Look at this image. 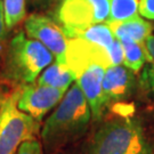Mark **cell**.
Returning <instances> with one entry per match:
<instances>
[{"label":"cell","mask_w":154,"mask_h":154,"mask_svg":"<svg viewBox=\"0 0 154 154\" xmlns=\"http://www.w3.org/2000/svg\"><path fill=\"white\" fill-rule=\"evenodd\" d=\"M90 120L88 102L78 83H73L42 127L41 139L45 149L55 151L78 140L86 134Z\"/></svg>","instance_id":"6da1fadb"},{"label":"cell","mask_w":154,"mask_h":154,"mask_svg":"<svg viewBox=\"0 0 154 154\" xmlns=\"http://www.w3.org/2000/svg\"><path fill=\"white\" fill-rule=\"evenodd\" d=\"M82 154H154V144L137 118L118 116L96 129Z\"/></svg>","instance_id":"7a4b0ae2"},{"label":"cell","mask_w":154,"mask_h":154,"mask_svg":"<svg viewBox=\"0 0 154 154\" xmlns=\"http://www.w3.org/2000/svg\"><path fill=\"white\" fill-rule=\"evenodd\" d=\"M53 61V54L41 42L18 32L8 46L4 77L20 83H32Z\"/></svg>","instance_id":"3957f363"},{"label":"cell","mask_w":154,"mask_h":154,"mask_svg":"<svg viewBox=\"0 0 154 154\" xmlns=\"http://www.w3.org/2000/svg\"><path fill=\"white\" fill-rule=\"evenodd\" d=\"M18 97L20 89L0 96V154H14L40 130V122L18 109Z\"/></svg>","instance_id":"277c9868"},{"label":"cell","mask_w":154,"mask_h":154,"mask_svg":"<svg viewBox=\"0 0 154 154\" xmlns=\"http://www.w3.org/2000/svg\"><path fill=\"white\" fill-rule=\"evenodd\" d=\"M109 15V0H64L57 13L64 28H85L105 23Z\"/></svg>","instance_id":"5b68a950"},{"label":"cell","mask_w":154,"mask_h":154,"mask_svg":"<svg viewBox=\"0 0 154 154\" xmlns=\"http://www.w3.org/2000/svg\"><path fill=\"white\" fill-rule=\"evenodd\" d=\"M91 64H99L104 69L112 66L109 47H102L79 38L69 39L63 65L71 71L74 79Z\"/></svg>","instance_id":"8992f818"},{"label":"cell","mask_w":154,"mask_h":154,"mask_svg":"<svg viewBox=\"0 0 154 154\" xmlns=\"http://www.w3.org/2000/svg\"><path fill=\"white\" fill-rule=\"evenodd\" d=\"M66 91L37 83H25L20 89L18 109L39 122L61 102Z\"/></svg>","instance_id":"52a82bcc"},{"label":"cell","mask_w":154,"mask_h":154,"mask_svg":"<svg viewBox=\"0 0 154 154\" xmlns=\"http://www.w3.org/2000/svg\"><path fill=\"white\" fill-rule=\"evenodd\" d=\"M24 28L29 38L41 42L53 55L56 56V62L63 65L69 42V38L66 37L63 28L44 15L29 16L24 23Z\"/></svg>","instance_id":"ba28073f"},{"label":"cell","mask_w":154,"mask_h":154,"mask_svg":"<svg viewBox=\"0 0 154 154\" xmlns=\"http://www.w3.org/2000/svg\"><path fill=\"white\" fill-rule=\"evenodd\" d=\"M104 72L105 69L102 65L91 64L86 67L75 79V82L88 102L93 121H99L103 118L105 109L107 107L103 91Z\"/></svg>","instance_id":"9c48e42d"},{"label":"cell","mask_w":154,"mask_h":154,"mask_svg":"<svg viewBox=\"0 0 154 154\" xmlns=\"http://www.w3.org/2000/svg\"><path fill=\"white\" fill-rule=\"evenodd\" d=\"M135 85L134 72L122 65H113L105 69L103 78V91L106 106L112 102L127 98Z\"/></svg>","instance_id":"30bf717a"},{"label":"cell","mask_w":154,"mask_h":154,"mask_svg":"<svg viewBox=\"0 0 154 154\" xmlns=\"http://www.w3.org/2000/svg\"><path fill=\"white\" fill-rule=\"evenodd\" d=\"M114 38L118 40L128 39L138 44H144L152 34L153 24L139 15L120 22H106Z\"/></svg>","instance_id":"8fae6325"},{"label":"cell","mask_w":154,"mask_h":154,"mask_svg":"<svg viewBox=\"0 0 154 154\" xmlns=\"http://www.w3.org/2000/svg\"><path fill=\"white\" fill-rule=\"evenodd\" d=\"M66 37L69 39L71 38H79L93 42V44L99 45L102 47H110L116 40L113 33L111 32L109 25L105 23H99V24H94L88 25L85 28H64L62 26Z\"/></svg>","instance_id":"7c38bea8"},{"label":"cell","mask_w":154,"mask_h":154,"mask_svg":"<svg viewBox=\"0 0 154 154\" xmlns=\"http://www.w3.org/2000/svg\"><path fill=\"white\" fill-rule=\"evenodd\" d=\"M74 80L75 79L71 71L66 66L56 62L45 69L37 82L42 86H48L66 91Z\"/></svg>","instance_id":"4fadbf2b"},{"label":"cell","mask_w":154,"mask_h":154,"mask_svg":"<svg viewBox=\"0 0 154 154\" xmlns=\"http://www.w3.org/2000/svg\"><path fill=\"white\" fill-rule=\"evenodd\" d=\"M123 50V65L134 73L142 71L146 63V53L144 44H138L132 40H119Z\"/></svg>","instance_id":"5bb4252c"},{"label":"cell","mask_w":154,"mask_h":154,"mask_svg":"<svg viewBox=\"0 0 154 154\" xmlns=\"http://www.w3.org/2000/svg\"><path fill=\"white\" fill-rule=\"evenodd\" d=\"M146 63L142 69L139 85L145 93L154 98V35L151 34L144 42Z\"/></svg>","instance_id":"9a60e30c"},{"label":"cell","mask_w":154,"mask_h":154,"mask_svg":"<svg viewBox=\"0 0 154 154\" xmlns=\"http://www.w3.org/2000/svg\"><path fill=\"white\" fill-rule=\"evenodd\" d=\"M109 4L110 15L106 22H120L139 15V0H109Z\"/></svg>","instance_id":"2e32d148"},{"label":"cell","mask_w":154,"mask_h":154,"mask_svg":"<svg viewBox=\"0 0 154 154\" xmlns=\"http://www.w3.org/2000/svg\"><path fill=\"white\" fill-rule=\"evenodd\" d=\"M7 29L16 26L25 16V0H4Z\"/></svg>","instance_id":"e0dca14e"},{"label":"cell","mask_w":154,"mask_h":154,"mask_svg":"<svg viewBox=\"0 0 154 154\" xmlns=\"http://www.w3.org/2000/svg\"><path fill=\"white\" fill-rule=\"evenodd\" d=\"M14 154H42V144L35 138L23 142Z\"/></svg>","instance_id":"ac0fdd59"},{"label":"cell","mask_w":154,"mask_h":154,"mask_svg":"<svg viewBox=\"0 0 154 154\" xmlns=\"http://www.w3.org/2000/svg\"><path fill=\"white\" fill-rule=\"evenodd\" d=\"M139 14L154 21V0H139Z\"/></svg>","instance_id":"d6986e66"},{"label":"cell","mask_w":154,"mask_h":154,"mask_svg":"<svg viewBox=\"0 0 154 154\" xmlns=\"http://www.w3.org/2000/svg\"><path fill=\"white\" fill-rule=\"evenodd\" d=\"M6 34H7V25H6V21H5L4 1L0 0V50H1L4 41H5Z\"/></svg>","instance_id":"ffe728a7"}]
</instances>
